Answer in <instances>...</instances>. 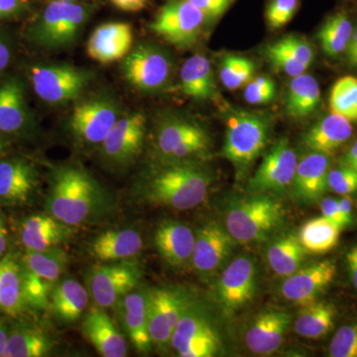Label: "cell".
Returning a JSON list of instances; mask_svg holds the SVG:
<instances>
[{"label":"cell","instance_id":"obj_1","mask_svg":"<svg viewBox=\"0 0 357 357\" xmlns=\"http://www.w3.org/2000/svg\"><path fill=\"white\" fill-rule=\"evenodd\" d=\"M112 201L84 169L63 165L54 169L46 199L47 213L70 227L89 225L109 215Z\"/></svg>","mask_w":357,"mask_h":357},{"label":"cell","instance_id":"obj_2","mask_svg":"<svg viewBox=\"0 0 357 357\" xmlns=\"http://www.w3.org/2000/svg\"><path fill=\"white\" fill-rule=\"evenodd\" d=\"M211 181V173L196 162H169L150 178L145 195L158 206L177 211L191 210L208 197Z\"/></svg>","mask_w":357,"mask_h":357},{"label":"cell","instance_id":"obj_3","mask_svg":"<svg viewBox=\"0 0 357 357\" xmlns=\"http://www.w3.org/2000/svg\"><path fill=\"white\" fill-rule=\"evenodd\" d=\"M285 211L269 194H250L232 201L225 213V229L239 243L264 241L284 222Z\"/></svg>","mask_w":357,"mask_h":357},{"label":"cell","instance_id":"obj_4","mask_svg":"<svg viewBox=\"0 0 357 357\" xmlns=\"http://www.w3.org/2000/svg\"><path fill=\"white\" fill-rule=\"evenodd\" d=\"M268 135L266 119L250 112H234L227 119L222 156L238 174L245 172L266 147Z\"/></svg>","mask_w":357,"mask_h":357},{"label":"cell","instance_id":"obj_5","mask_svg":"<svg viewBox=\"0 0 357 357\" xmlns=\"http://www.w3.org/2000/svg\"><path fill=\"white\" fill-rule=\"evenodd\" d=\"M206 20L189 0H169L159 9L150 28L174 46L187 49L198 42Z\"/></svg>","mask_w":357,"mask_h":357},{"label":"cell","instance_id":"obj_6","mask_svg":"<svg viewBox=\"0 0 357 357\" xmlns=\"http://www.w3.org/2000/svg\"><path fill=\"white\" fill-rule=\"evenodd\" d=\"M88 6L54 0L35 27V40L47 48H62L75 41L89 16Z\"/></svg>","mask_w":357,"mask_h":357},{"label":"cell","instance_id":"obj_7","mask_svg":"<svg viewBox=\"0 0 357 357\" xmlns=\"http://www.w3.org/2000/svg\"><path fill=\"white\" fill-rule=\"evenodd\" d=\"M156 145L167 161H187L206 153L210 138L199 124L182 117H170L159 126Z\"/></svg>","mask_w":357,"mask_h":357},{"label":"cell","instance_id":"obj_8","mask_svg":"<svg viewBox=\"0 0 357 357\" xmlns=\"http://www.w3.org/2000/svg\"><path fill=\"white\" fill-rule=\"evenodd\" d=\"M148 323L152 344L157 349L170 347L174 331L190 302L183 291L156 288L146 292Z\"/></svg>","mask_w":357,"mask_h":357},{"label":"cell","instance_id":"obj_9","mask_svg":"<svg viewBox=\"0 0 357 357\" xmlns=\"http://www.w3.org/2000/svg\"><path fill=\"white\" fill-rule=\"evenodd\" d=\"M257 289V266L248 255L238 256L223 270L215 287L222 312L232 316L251 302Z\"/></svg>","mask_w":357,"mask_h":357},{"label":"cell","instance_id":"obj_10","mask_svg":"<svg viewBox=\"0 0 357 357\" xmlns=\"http://www.w3.org/2000/svg\"><path fill=\"white\" fill-rule=\"evenodd\" d=\"M141 272L134 262H110L93 268L89 274V296L96 306L109 309L132 292L139 283Z\"/></svg>","mask_w":357,"mask_h":357},{"label":"cell","instance_id":"obj_11","mask_svg":"<svg viewBox=\"0 0 357 357\" xmlns=\"http://www.w3.org/2000/svg\"><path fill=\"white\" fill-rule=\"evenodd\" d=\"M31 81L35 93L42 100L62 105L83 91L89 82V74L72 66H37L32 68Z\"/></svg>","mask_w":357,"mask_h":357},{"label":"cell","instance_id":"obj_12","mask_svg":"<svg viewBox=\"0 0 357 357\" xmlns=\"http://www.w3.org/2000/svg\"><path fill=\"white\" fill-rule=\"evenodd\" d=\"M128 83L142 91H159L166 86L172 73V63L165 52L152 45H138L123 62Z\"/></svg>","mask_w":357,"mask_h":357},{"label":"cell","instance_id":"obj_13","mask_svg":"<svg viewBox=\"0 0 357 357\" xmlns=\"http://www.w3.org/2000/svg\"><path fill=\"white\" fill-rule=\"evenodd\" d=\"M295 150L287 138H282L268 151L249 181L250 194H278L292 185L297 168Z\"/></svg>","mask_w":357,"mask_h":357},{"label":"cell","instance_id":"obj_14","mask_svg":"<svg viewBox=\"0 0 357 357\" xmlns=\"http://www.w3.org/2000/svg\"><path fill=\"white\" fill-rule=\"evenodd\" d=\"M171 347L181 357H211L217 354L220 342L203 312L189 305L174 331Z\"/></svg>","mask_w":357,"mask_h":357},{"label":"cell","instance_id":"obj_15","mask_svg":"<svg viewBox=\"0 0 357 357\" xmlns=\"http://www.w3.org/2000/svg\"><path fill=\"white\" fill-rule=\"evenodd\" d=\"M119 117V107L110 98H91L73 110L70 130L84 145L102 144Z\"/></svg>","mask_w":357,"mask_h":357},{"label":"cell","instance_id":"obj_16","mask_svg":"<svg viewBox=\"0 0 357 357\" xmlns=\"http://www.w3.org/2000/svg\"><path fill=\"white\" fill-rule=\"evenodd\" d=\"M146 132V119L140 112L119 117L102 143L103 158L115 165H126L142 149Z\"/></svg>","mask_w":357,"mask_h":357},{"label":"cell","instance_id":"obj_17","mask_svg":"<svg viewBox=\"0 0 357 357\" xmlns=\"http://www.w3.org/2000/svg\"><path fill=\"white\" fill-rule=\"evenodd\" d=\"M236 243L227 229L217 222L204 225L197 231L192 266L202 276H213L227 262Z\"/></svg>","mask_w":357,"mask_h":357},{"label":"cell","instance_id":"obj_18","mask_svg":"<svg viewBox=\"0 0 357 357\" xmlns=\"http://www.w3.org/2000/svg\"><path fill=\"white\" fill-rule=\"evenodd\" d=\"M337 265L333 260L312 263L297 270L282 284L284 298L300 306L316 302L317 298L335 279Z\"/></svg>","mask_w":357,"mask_h":357},{"label":"cell","instance_id":"obj_19","mask_svg":"<svg viewBox=\"0 0 357 357\" xmlns=\"http://www.w3.org/2000/svg\"><path fill=\"white\" fill-rule=\"evenodd\" d=\"M133 44L132 27L129 23L109 22L96 27L86 46L89 58L109 64L126 57Z\"/></svg>","mask_w":357,"mask_h":357},{"label":"cell","instance_id":"obj_20","mask_svg":"<svg viewBox=\"0 0 357 357\" xmlns=\"http://www.w3.org/2000/svg\"><path fill=\"white\" fill-rule=\"evenodd\" d=\"M84 337L103 357L128 356V345L121 331L103 307H91L82 324Z\"/></svg>","mask_w":357,"mask_h":357},{"label":"cell","instance_id":"obj_21","mask_svg":"<svg viewBox=\"0 0 357 357\" xmlns=\"http://www.w3.org/2000/svg\"><path fill=\"white\" fill-rule=\"evenodd\" d=\"M291 323L288 312L269 310L258 314L245 335L249 351L258 356H269L280 347Z\"/></svg>","mask_w":357,"mask_h":357},{"label":"cell","instance_id":"obj_22","mask_svg":"<svg viewBox=\"0 0 357 357\" xmlns=\"http://www.w3.org/2000/svg\"><path fill=\"white\" fill-rule=\"evenodd\" d=\"M331 161L328 155L312 152L298 162L293 191L303 203L318 202L328 189V176Z\"/></svg>","mask_w":357,"mask_h":357},{"label":"cell","instance_id":"obj_23","mask_svg":"<svg viewBox=\"0 0 357 357\" xmlns=\"http://www.w3.org/2000/svg\"><path fill=\"white\" fill-rule=\"evenodd\" d=\"M195 239L191 227L183 222L165 220L155 231L154 243L160 256L174 267H184L192 262Z\"/></svg>","mask_w":357,"mask_h":357},{"label":"cell","instance_id":"obj_24","mask_svg":"<svg viewBox=\"0 0 357 357\" xmlns=\"http://www.w3.org/2000/svg\"><path fill=\"white\" fill-rule=\"evenodd\" d=\"M74 230L51 215L26 218L20 227L21 241L27 250L43 251L67 243Z\"/></svg>","mask_w":357,"mask_h":357},{"label":"cell","instance_id":"obj_25","mask_svg":"<svg viewBox=\"0 0 357 357\" xmlns=\"http://www.w3.org/2000/svg\"><path fill=\"white\" fill-rule=\"evenodd\" d=\"M266 56L276 69L291 77L304 74L314 60V49L301 37H284L268 45Z\"/></svg>","mask_w":357,"mask_h":357},{"label":"cell","instance_id":"obj_26","mask_svg":"<svg viewBox=\"0 0 357 357\" xmlns=\"http://www.w3.org/2000/svg\"><path fill=\"white\" fill-rule=\"evenodd\" d=\"M38 185L36 170L22 159L0 162V199L22 204L31 198Z\"/></svg>","mask_w":357,"mask_h":357},{"label":"cell","instance_id":"obj_27","mask_svg":"<svg viewBox=\"0 0 357 357\" xmlns=\"http://www.w3.org/2000/svg\"><path fill=\"white\" fill-rule=\"evenodd\" d=\"M121 307L122 323L131 344L140 354H149L153 344L148 323L146 293H128L122 298Z\"/></svg>","mask_w":357,"mask_h":357},{"label":"cell","instance_id":"obj_28","mask_svg":"<svg viewBox=\"0 0 357 357\" xmlns=\"http://www.w3.org/2000/svg\"><path fill=\"white\" fill-rule=\"evenodd\" d=\"M143 248L140 234L134 229H109L96 237L91 251L102 262H119L139 255Z\"/></svg>","mask_w":357,"mask_h":357},{"label":"cell","instance_id":"obj_29","mask_svg":"<svg viewBox=\"0 0 357 357\" xmlns=\"http://www.w3.org/2000/svg\"><path fill=\"white\" fill-rule=\"evenodd\" d=\"M352 132L351 121L332 112L305 134L304 142L311 151L330 156L351 138Z\"/></svg>","mask_w":357,"mask_h":357},{"label":"cell","instance_id":"obj_30","mask_svg":"<svg viewBox=\"0 0 357 357\" xmlns=\"http://www.w3.org/2000/svg\"><path fill=\"white\" fill-rule=\"evenodd\" d=\"M89 293L75 279L55 284L50 295L52 312L63 323H76L89 306Z\"/></svg>","mask_w":357,"mask_h":357},{"label":"cell","instance_id":"obj_31","mask_svg":"<svg viewBox=\"0 0 357 357\" xmlns=\"http://www.w3.org/2000/svg\"><path fill=\"white\" fill-rule=\"evenodd\" d=\"M181 89L185 96L197 100L215 98L218 88L210 60L196 54L188 59L180 70Z\"/></svg>","mask_w":357,"mask_h":357},{"label":"cell","instance_id":"obj_32","mask_svg":"<svg viewBox=\"0 0 357 357\" xmlns=\"http://www.w3.org/2000/svg\"><path fill=\"white\" fill-rule=\"evenodd\" d=\"M25 307L22 296V266L8 253L0 259V312L16 317Z\"/></svg>","mask_w":357,"mask_h":357},{"label":"cell","instance_id":"obj_33","mask_svg":"<svg viewBox=\"0 0 357 357\" xmlns=\"http://www.w3.org/2000/svg\"><path fill=\"white\" fill-rule=\"evenodd\" d=\"M26 122L27 112L22 84L16 79H7L0 84V131L18 132Z\"/></svg>","mask_w":357,"mask_h":357},{"label":"cell","instance_id":"obj_34","mask_svg":"<svg viewBox=\"0 0 357 357\" xmlns=\"http://www.w3.org/2000/svg\"><path fill=\"white\" fill-rule=\"evenodd\" d=\"M321 102V89L311 75L294 77L286 96V112L293 119H304L311 115Z\"/></svg>","mask_w":357,"mask_h":357},{"label":"cell","instance_id":"obj_35","mask_svg":"<svg viewBox=\"0 0 357 357\" xmlns=\"http://www.w3.org/2000/svg\"><path fill=\"white\" fill-rule=\"evenodd\" d=\"M305 257L306 249L294 234L279 237L267 249L268 264L282 277L290 276L299 270Z\"/></svg>","mask_w":357,"mask_h":357},{"label":"cell","instance_id":"obj_36","mask_svg":"<svg viewBox=\"0 0 357 357\" xmlns=\"http://www.w3.org/2000/svg\"><path fill=\"white\" fill-rule=\"evenodd\" d=\"M53 347L51 338L32 326H16L8 333L3 357H42Z\"/></svg>","mask_w":357,"mask_h":357},{"label":"cell","instance_id":"obj_37","mask_svg":"<svg viewBox=\"0 0 357 357\" xmlns=\"http://www.w3.org/2000/svg\"><path fill=\"white\" fill-rule=\"evenodd\" d=\"M335 318V309L332 304L316 301L303 307L296 319V333L303 337L318 340L333 330Z\"/></svg>","mask_w":357,"mask_h":357},{"label":"cell","instance_id":"obj_38","mask_svg":"<svg viewBox=\"0 0 357 357\" xmlns=\"http://www.w3.org/2000/svg\"><path fill=\"white\" fill-rule=\"evenodd\" d=\"M354 26L345 13H337L328 17L318 33L321 49L326 55L337 57L347 51Z\"/></svg>","mask_w":357,"mask_h":357},{"label":"cell","instance_id":"obj_39","mask_svg":"<svg viewBox=\"0 0 357 357\" xmlns=\"http://www.w3.org/2000/svg\"><path fill=\"white\" fill-rule=\"evenodd\" d=\"M340 230L337 225L321 215L305 223L298 237L306 251L321 255L335 248Z\"/></svg>","mask_w":357,"mask_h":357},{"label":"cell","instance_id":"obj_40","mask_svg":"<svg viewBox=\"0 0 357 357\" xmlns=\"http://www.w3.org/2000/svg\"><path fill=\"white\" fill-rule=\"evenodd\" d=\"M68 263L69 256L60 246L43 251L27 250L24 256V265L53 286L60 280Z\"/></svg>","mask_w":357,"mask_h":357},{"label":"cell","instance_id":"obj_41","mask_svg":"<svg viewBox=\"0 0 357 357\" xmlns=\"http://www.w3.org/2000/svg\"><path fill=\"white\" fill-rule=\"evenodd\" d=\"M330 109L349 121H357L356 77H344L335 82L331 91Z\"/></svg>","mask_w":357,"mask_h":357},{"label":"cell","instance_id":"obj_42","mask_svg":"<svg viewBox=\"0 0 357 357\" xmlns=\"http://www.w3.org/2000/svg\"><path fill=\"white\" fill-rule=\"evenodd\" d=\"M255 63L243 56L227 55L220 65V81L225 88L234 91L246 86L253 79Z\"/></svg>","mask_w":357,"mask_h":357},{"label":"cell","instance_id":"obj_43","mask_svg":"<svg viewBox=\"0 0 357 357\" xmlns=\"http://www.w3.org/2000/svg\"><path fill=\"white\" fill-rule=\"evenodd\" d=\"M54 286L30 270L22 266V296L25 307L44 310L50 304V295Z\"/></svg>","mask_w":357,"mask_h":357},{"label":"cell","instance_id":"obj_44","mask_svg":"<svg viewBox=\"0 0 357 357\" xmlns=\"http://www.w3.org/2000/svg\"><path fill=\"white\" fill-rule=\"evenodd\" d=\"M332 357H357V324L342 326L330 344Z\"/></svg>","mask_w":357,"mask_h":357},{"label":"cell","instance_id":"obj_45","mask_svg":"<svg viewBox=\"0 0 357 357\" xmlns=\"http://www.w3.org/2000/svg\"><path fill=\"white\" fill-rule=\"evenodd\" d=\"M328 189L335 194L349 196L357 191V171L342 164L330 170L328 176Z\"/></svg>","mask_w":357,"mask_h":357},{"label":"cell","instance_id":"obj_46","mask_svg":"<svg viewBox=\"0 0 357 357\" xmlns=\"http://www.w3.org/2000/svg\"><path fill=\"white\" fill-rule=\"evenodd\" d=\"M300 0H271L266 10L268 26L271 29H280L290 22L297 13Z\"/></svg>","mask_w":357,"mask_h":357},{"label":"cell","instance_id":"obj_47","mask_svg":"<svg viewBox=\"0 0 357 357\" xmlns=\"http://www.w3.org/2000/svg\"><path fill=\"white\" fill-rule=\"evenodd\" d=\"M276 95V84L268 77L251 79L244 89V98L251 105H264L273 100Z\"/></svg>","mask_w":357,"mask_h":357},{"label":"cell","instance_id":"obj_48","mask_svg":"<svg viewBox=\"0 0 357 357\" xmlns=\"http://www.w3.org/2000/svg\"><path fill=\"white\" fill-rule=\"evenodd\" d=\"M192 4L198 7L208 20H215L222 16L234 0H189Z\"/></svg>","mask_w":357,"mask_h":357},{"label":"cell","instance_id":"obj_49","mask_svg":"<svg viewBox=\"0 0 357 357\" xmlns=\"http://www.w3.org/2000/svg\"><path fill=\"white\" fill-rule=\"evenodd\" d=\"M321 210L324 218L335 223L340 229H345V223L342 213H340V206H338L337 199L333 198L324 199L321 201Z\"/></svg>","mask_w":357,"mask_h":357},{"label":"cell","instance_id":"obj_50","mask_svg":"<svg viewBox=\"0 0 357 357\" xmlns=\"http://www.w3.org/2000/svg\"><path fill=\"white\" fill-rule=\"evenodd\" d=\"M116 8L126 13H137L147 6L148 0H110Z\"/></svg>","mask_w":357,"mask_h":357},{"label":"cell","instance_id":"obj_51","mask_svg":"<svg viewBox=\"0 0 357 357\" xmlns=\"http://www.w3.org/2000/svg\"><path fill=\"white\" fill-rule=\"evenodd\" d=\"M347 263L352 284L357 290V245L349 249L347 253Z\"/></svg>","mask_w":357,"mask_h":357},{"label":"cell","instance_id":"obj_52","mask_svg":"<svg viewBox=\"0 0 357 357\" xmlns=\"http://www.w3.org/2000/svg\"><path fill=\"white\" fill-rule=\"evenodd\" d=\"M338 206H340V213H342V218L345 223V227L351 225L354 222L352 218V201L349 197L344 196V198L337 199Z\"/></svg>","mask_w":357,"mask_h":357},{"label":"cell","instance_id":"obj_53","mask_svg":"<svg viewBox=\"0 0 357 357\" xmlns=\"http://www.w3.org/2000/svg\"><path fill=\"white\" fill-rule=\"evenodd\" d=\"M345 53H347V62L351 67H354L357 62V25L354 28L351 39Z\"/></svg>","mask_w":357,"mask_h":357},{"label":"cell","instance_id":"obj_54","mask_svg":"<svg viewBox=\"0 0 357 357\" xmlns=\"http://www.w3.org/2000/svg\"><path fill=\"white\" fill-rule=\"evenodd\" d=\"M20 7V0H0V20L13 15Z\"/></svg>","mask_w":357,"mask_h":357},{"label":"cell","instance_id":"obj_55","mask_svg":"<svg viewBox=\"0 0 357 357\" xmlns=\"http://www.w3.org/2000/svg\"><path fill=\"white\" fill-rule=\"evenodd\" d=\"M10 61V49L3 39L0 37V73L6 70Z\"/></svg>","mask_w":357,"mask_h":357},{"label":"cell","instance_id":"obj_56","mask_svg":"<svg viewBox=\"0 0 357 357\" xmlns=\"http://www.w3.org/2000/svg\"><path fill=\"white\" fill-rule=\"evenodd\" d=\"M342 164L351 167L352 169L357 171V140L354 143V145L349 148L347 154H345Z\"/></svg>","mask_w":357,"mask_h":357},{"label":"cell","instance_id":"obj_57","mask_svg":"<svg viewBox=\"0 0 357 357\" xmlns=\"http://www.w3.org/2000/svg\"><path fill=\"white\" fill-rule=\"evenodd\" d=\"M7 248V230L3 220L0 215V259L6 255Z\"/></svg>","mask_w":357,"mask_h":357},{"label":"cell","instance_id":"obj_58","mask_svg":"<svg viewBox=\"0 0 357 357\" xmlns=\"http://www.w3.org/2000/svg\"><path fill=\"white\" fill-rule=\"evenodd\" d=\"M7 337H8V331H7L6 325L0 319V357L3 356Z\"/></svg>","mask_w":357,"mask_h":357},{"label":"cell","instance_id":"obj_59","mask_svg":"<svg viewBox=\"0 0 357 357\" xmlns=\"http://www.w3.org/2000/svg\"><path fill=\"white\" fill-rule=\"evenodd\" d=\"M4 147H6V143H4L3 140L0 139V154L3 152Z\"/></svg>","mask_w":357,"mask_h":357},{"label":"cell","instance_id":"obj_60","mask_svg":"<svg viewBox=\"0 0 357 357\" xmlns=\"http://www.w3.org/2000/svg\"><path fill=\"white\" fill-rule=\"evenodd\" d=\"M60 1L75 2L76 0H60Z\"/></svg>","mask_w":357,"mask_h":357},{"label":"cell","instance_id":"obj_61","mask_svg":"<svg viewBox=\"0 0 357 357\" xmlns=\"http://www.w3.org/2000/svg\"><path fill=\"white\" fill-rule=\"evenodd\" d=\"M354 67L357 68V62H356V66H354Z\"/></svg>","mask_w":357,"mask_h":357}]
</instances>
